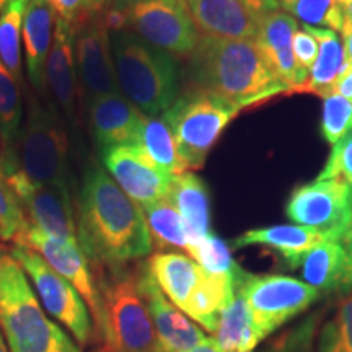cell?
<instances>
[{"instance_id":"obj_1","label":"cell","mask_w":352,"mask_h":352,"mask_svg":"<svg viewBox=\"0 0 352 352\" xmlns=\"http://www.w3.org/2000/svg\"><path fill=\"white\" fill-rule=\"evenodd\" d=\"M76 220L78 243L96 276L126 270L129 263L152 253L142 209L98 165L83 173Z\"/></svg>"},{"instance_id":"obj_2","label":"cell","mask_w":352,"mask_h":352,"mask_svg":"<svg viewBox=\"0 0 352 352\" xmlns=\"http://www.w3.org/2000/svg\"><path fill=\"white\" fill-rule=\"evenodd\" d=\"M188 72L195 88L230 101L240 111L290 95L254 39L201 36L188 57Z\"/></svg>"},{"instance_id":"obj_3","label":"cell","mask_w":352,"mask_h":352,"mask_svg":"<svg viewBox=\"0 0 352 352\" xmlns=\"http://www.w3.org/2000/svg\"><path fill=\"white\" fill-rule=\"evenodd\" d=\"M0 329L10 352H82L46 314L23 267L7 252H0Z\"/></svg>"},{"instance_id":"obj_4","label":"cell","mask_w":352,"mask_h":352,"mask_svg":"<svg viewBox=\"0 0 352 352\" xmlns=\"http://www.w3.org/2000/svg\"><path fill=\"white\" fill-rule=\"evenodd\" d=\"M118 88L144 116H162L179 96L176 57L129 30L109 32Z\"/></svg>"},{"instance_id":"obj_5","label":"cell","mask_w":352,"mask_h":352,"mask_svg":"<svg viewBox=\"0 0 352 352\" xmlns=\"http://www.w3.org/2000/svg\"><path fill=\"white\" fill-rule=\"evenodd\" d=\"M0 164L13 165L39 186L70 191L69 135L63 116L30 96L15 152L0 157Z\"/></svg>"},{"instance_id":"obj_6","label":"cell","mask_w":352,"mask_h":352,"mask_svg":"<svg viewBox=\"0 0 352 352\" xmlns=\"http://www.w3.org/2000/svg\"><path fill=\"white\" fill-rule=\"evenodd\" d=\"M103 321L100 340L113 352H164L134 271L98 274Z\"/></svg>"},{"instance_id":"obj_7","label":"cell","mask_w":352,"mask_h":352,"mask_svg":"<svg viewBox=\"0 0 352 352\" xmlns=\"http://www.w3.org/2000/svg\"><path fill=\"white\" fill-rule=\"evenodd\" d=\"M239 113L240 108L230 101L195 88L179 95L162 116L170 126L186 168L199 170L222 132Z\"/></svg>"},{"instance_id":"obj_8","label":"cell","mask_w":352,"mask_h":352,"mask_svg":"<svg viewBox=\"0 0 352 352\" xmlns=\"http://www.w3.org/2000/svg\"><path fill=\"white\" fill-rule=\"evenodd\" d=\"M122 13L124 30L176 59H188L199 43L186 0H113Z\"/></svg>"},{"instance_id":"obj_9","label":"cell","mask_w":352,"mask_h":352,"mask_svg":"<svg viewBox=\"0 0 352 352\" xmlns=\"http://www.w3.org/2000/svg\"><path fill=\"white\" fill-rule=\"evenodd\" d=\"M10 253L23 267L46 314L63 324L78 344H91L98 334L88 305L74 285L57 274L33 250L15 245Z\"/></svg>"},{"instance_id":"obj_10","label":"cell","mask_w":352,"mask_h":352,"mask_svg":"<svg viewBox=\"0 0 352 352\" xmlns=\"http://www.w3.org/2000/svg\"><path fill=\"white\" fill-rule=\"evenodd\" d=\"M236 287L252 311L254 327L263 340L320 298V292L311 285L283 274H250L241 270Z\"/></svg>"},{"instance_id":"obj_11","label":"cell","mask_w":352,"mask_h":352,"mask_svg":"<svg viewBox=\"0 0 352 352\" xmlns=\"http://www.w3.org/2000/svg\"><path fill=\"white\" fill-rule=\"evenodd\" d=\"M352 206V188L340 179H321L297 186L285 202V214L296 226L314 228L342 240Z\"/></svg>"},{"instance_id":"obj_12","label":"cell","mask_w":352,"mask_h":352,"mask_svg":"<svg viewBox=\"0 0 352 352\" xmlns=\"http://www.w3.org/2000/svg\"><path fill=\"white\" fill-rule=\"evenodd\" d=\"M8 183L19 197L25 219L30 226L36 227L52 239L78 243L76 204L72 191L57 188L39 186L30 182L13 165L0 164Z\"/></svg>"},{"instance_id":"obj_13","label":"cell","mask_w":352,"mask_h":352,"mask_svg":"<svg viewBox=\"0 0 352 352\" xmlns=\"http://www.w3.org/2000/svg\"><path fill=\"white\" fill-rule=\"evenodd\" d=\"M13 243L16 246H26V248L36 252L57 274H60L67 283L74 285V289L80 294L88 305V310H90L95 323L96 334L100 338L101 321H103L100 289L94 272H91L90 263L83 254L80 245L52 239V236L43 233L39 228L30 226L28 222L21 228V232Z\"/></svg>"},{"instance_id":"obj_14","label":"cell","mask_w":352,"mask_h":352,"mask_svg":"<svg viewBox=\"0 0 352 352\" xmlns=\"http://www.w3.org/2000/svg\"><path fill=\"white\" fill-rule=\"evenodd\" d=\"M77 78L85 103L120 91L114 72L109 32L103 16H87L76 26L74 34Z\"/></svg>"},{"instance_id":"obj_15","label":"cell","mask_w":352,"mask_h":352,"mask_svg":"<svg viewBox=\"0 0 352 352\" xmlns=\"http://www.w3.org/2000/svg\"><path fill=\"white\" fill-rule=\"evenodd\" d=\"M101 164L113 182L140 209L166 199L173 175L162 170L138 144L104 148L101 151Z\"/></svg>"},{"instance_id":"obj_16","label":"cell","mask_w":352,"mask_h":352,"mask_svg":"<svg viewBox=\"0 0 352 352\" xmlns=\"http://www.w3.org/2000/svg\"><path fill=\"white\" fill-rule=\"evenodd\" d=\"M201 36L254 39L277 0H186Z\"/></svg>"},{"instance_id":"obj_17","label":"cell","mask_w":352,"mask_h":352,"mask_svg":"<svg viewBox=\"0 0 352 352\" xmlns=\"http://www.w3.org/2000/svg\"><path fill=\"white\" fill-rule=\"evenodd\" d=\"M134 274L135 284L152 316L164 352H188L199 344L206 334L195 321L166 298L148 271L147 263L139 264L134 270Z\"/></svg>"},{"instance_id":"obj_18","label":"cell","mask_w":352,"mask_h":352,"mask_svg":"<svg viewBox=\"0 0 352 352\" xmlns=\"http://www.w3.org/2000/svg\"><path fill=\"white\" fill-rule=\"evenodd\" d=\"M297 30L298 23L292 15L276 10L261 21L254 38L276 76L289 87L290 95L303 94L310 77L308 70L302 69L294 56L292 38Z\"/></svg>"},{"instance_id":"obj_19","label":"cell","mask_w":352,"mask_h":352,"mask_svg":"<svg viewBox=\"0 0 352 352\" xmlns=\"http://www.w3.org/2000/svg\"><path fill=\"white\" fill-rule=\"evenodd\" d=\"M88 127L100 152L116 145L138 144L144 114L121 91L87 103Z\"/></svg>"},{"instance_id":"obj_20","label":"cell","mask_w":352,"mask_h":352,"mask_svg":"<svg viewBox=\"0 0 352 352\" xmlns=\"http://www.w3.org/2000/svg\"><path fill=\"white\" fill-rule=\"evenodd\" d=\"M76 28L67 21L56 19L52 46L46 63V85L63 120L74 121L77 116L78 78L74 54Z\"/></svg>"},{"instance_id":"obj_21","label":"cell","mask_w":352,"mask_h":352,"mask_svg":"<svg viewBox=\"0 0 352 352\" xmlns=\"http://www.w3.org/2000/svg\"><path fill=\"white\" fill-rule=\"evenodd\" d=\"M56 19V12L47 0H28L21 43L25 51L26 77L36 91L46 88V63L54 39Z\"/></svg>"},{"instance_id":"obj_22","label":"cell","mask_w":352,"mask_h":352,"mask_svg":"<svg viewBox=\"0 0 352 352\" xmlns=\"http://www.w3.org/2000/svg\"><path fill=\"white\" fill-rule=\"evenodd\" d=\"M324 240H329V236L314 228L302 226H270L241 233L232 241L230 248L263 246L279 254L289 267L297 270L302 258Z\"/></svg>"},{"instance_id":"obj_23","label":"cell","mask_w":352,"mask_h":352,"mask_svg":"<svg viewBox=\"0 0 352 352\" xmlns=\"http://www.w3.org/2000/svg\"><path fill=\"white\" fill-rule=\"evenodd\" d=\"M147 267L166 298L184 314L202 276L199 264L182 253L166 252L152 254Z\"/></svg>"},{"instance_id":"obj_24","label":"cell","mask_w":352,"mask_h":352,"mask_svg":"<svg viewBox=\"0 0 352 352\" xmlns=\"http://www.w3.org/2000/svg\"><path fill=\"white\" fill-rule=\"evenodd\" d=\"M166 199L175 206L183 217L191 243L210 233L209 189L199 176L191 171L171 176Z\"/></svg>"},{"instance_id":"obj_25","label":"cell","mask_w":352,"mask_h":352,"mask_svg":"<svg viewBox=\"0 0 352 352\" xmlns=\"http://www.w3.org/2000/svg\"><path fill=\"white\" fill-rule=\"evenodd\" d=\"M303 28L311 34L318 43V56L314 65L308 70L310 77L303 94H314L321 98L333 94V87L346 69L344 44L341 43L336 32L328 28H316L305 25Z\"/></svg>"},{"instance_id":"obj_26","label":"cell","mask_w":352,"mask_h":352,"mask_svg":"<svg viewBox=\"0 0 352 352\" xmlns=\"http://www.w3.org/2000/svg\"><path fill=\"white\" fill-rule=\"evenodd\" d=\"M303 283L318 292H341L346 270V250L341 240H324L302 258Z\"/></svg>"},{"instance_id":"obj_27","label":"cell","mask_w":352,"mask_h":352,"mask_svg":"<svg viewBox=\"0 0 352 352\" xmlns=\"http://www.w3.org/2000/svg\"><path fill=\"white\" fill-rule=\"evenodd\" d=\"M215 341L223 352H253L263 341L239 287L230 305L220 315Z\"/></svg>"},{"instance_id":"obj_28","label":"cell","mask_w":352,"mask_h":352,"mask_svg":"<svg viewBox=\"0 0 352 352\" xmlns=\"http://www.w3.org/2000/svg\"><path fill=\"white\" fill-rule=\"evenodd\" d=\"M145 222L151 232L152 245L157 248L189 250V232L178 210L168 199H162L142 208Z\"/></svg>"},{"instance_id":"obj_29","label":"cell","mask_w":352,"mask_h":352,"mask_svg":"<svg viewBox=\"0 0 352 352\" xmlns=\"http://www.w3.org/2000/svg\"><path fill=\"white\" fill-rule=\"evenodd\" d=\"M138 145L166 173L179 175L188 171L164 116L144 118Z\"/></svg>"},{"instance_id":"obj_30","label":"cell","mask_w":352,"mask_h":352,"mask_svg":"<svg viewBox=\"0 0 352 352\" xmlns=\"http://www.w3.org/2000/svg\"><path fill=\"white\" fill-rule=\"evenodd\" d=\"M23 120L21 85L12 77L6 65L0 63V157H10L15 152Z\"/></svg>"},{"instance_id":"obj_31","label":"cell","mask_w":352,"mask_h":352,"mask_svg":"<svg viewBox=\"0 0 352 352\" xmlns=\"http://www.w3.org/2000/svg\"><path fill=\"white\" fill-rule=\"evenodd\" d=\"M28 0H10L0 10V63L23 85V59H21V33Z\"/></svg>"},{"instance_id":"obj_32","label":"cell","mask_w":352,"mask_h":352,"mask_svg":"<svg viewBox=\"0 0 352 352\" xmlns=\"http://www.w3.org/2000/svg\"><path fill=\"white\" fill-rule=\"evenodd\" d=\"M188 254L199 264L202 270L212 272V274H235L240 270L239 264L232 258L230 245L226 240L219 239L212 232L192 241Z\"/></svg>"},{"instance_id":"obj_33","label":"cell","mask_w":352,"mask_h":352,"mask_svg":"<svg viewBox=\"0 0 352 352\" xmlns=\"http://www.w3.org/2000/svg\"><path fill=\"white\" fill-rule=\"evenodd\" d=\"M318 352H352V292L340 303L336 315L323 324Z\"/></svg>"},{"instance_id":"obj_34","label":"cell","mask_w":352,"mask_h":352,"mask_svg":"<svg viewBox=\"0 0 352 352\" xmlns=\"http://www.w3.org/2000/svg\"><path fill=\"white\" fill-rule=\"evenodd\" d=\"M285 12L308 26H323L333 32H341L342 28V12L338 0H297Z\"/></svg>"},{"instance_id":"obj_35","label":"cell","mask_w":352,"mask_h":352,"mask_svg":"<svg viewBox=\"0 0 352 352\" xmlns=\"http://www.w3.org/2000/svg\"><path fill=\"white\" fill-rule=\"evenodd\" d=\"M352 131V100L331 94L323 98L321 135L328 144H336Z\"/></svg>"},{"instance_id":"obj_36","label":"cell","mask_w":352,"mask_h":352,"mask_svg":"<svg viewBox=\"0 0 352 352\" xmlns=\"http://www.w3.org/2000/svg\"><path fill=\"white\" fill-rule=\"evenodd\" d=\"M26 219L21 204L0 166V240L15 241Z\"/></svg>"},{"instance_id":"obj_37","label":"cell","mask_w":352,"mask_h":352,"mask_svg":"<svg viewBox=\"0 0 352 352\" xmlns=\"http://www.w3.org/2000/svg\"><path fill=\"white\" fill-rule=\"evenodd\" d=\"M320 320L321 314L308 316L302 323H297L296 327L276 338L264 352H311Z\"/></svg>"},{"instance_id":"obj_38","label":"cell","mask_w":352,"mask_h":352,"mask_svg":"<svg viewBox=\"0 0 352 352\" xmlns=\"http://www.w3.org/2000/svg\"><path fill=\"white\" fill-rule=\"evenodd\" d=\"M321 179H340L352 188V131L334 144L324 168L316 176V182Z\"/></svg>"},{"instance_id":"obj_39","label":"cell","mask_w":352,"mask_h":352,"mask_svg":"<svg viewBox=\"0 0 352 352\" xmlns=\"http://www.w3.org/2000/svg\"><path fill=\"white\" fill-rule=\"evenodd\" d=\"M292 50L298 65L305 70L311 69L316 56H318V43L305 28L297 30L296 34H294Z\"/></svg>"},{"instance_id":"obj_40","label":"cell","mask_w":352,"mask_h":352,"mask_svg":"<svg viewBox=\"0 0 352 352\" xmlns=\"http://www.w3.org/2000/svg\"><path fill=\"white\" fill-rule=\"evenodd\" d=\"M47 2H50L52 10L56 12L57 19L67 21L74 28L88 16L83 0H47Z\"/></svg>"},{"instance_id":"obj_41","label":"cell","mask_w":352,"mask_h":352,"mask_svg":"<svg viewBox=\"0 0 352 352\" xmlns=\"http://www.w3.org/2000/svg\"><path fill=\"white\" fill-rule=\"evenodd\" d=\"M342 246L346 250V270H344V279H342V294L352 292V206H351V215L349 222H347L346 232L342 235Z\"/></svg>"},{"instance_id":"obj_42","label":"cell","mask_w":352,"mask_h":352,"mask_svg":"<svg viewBox=\"0 0 352 352\" xmlns=\"http://www.w3.org/2000/svg\"><path fill=\"white\" fill-rule=\"evenodd\" d=\"M333 94L344 96L347 100H352V65L346 64V69L338 78L333 87Z\"/></svg>"},{"instance_id":"obj_43","label":"cell","mask_w":352,"mask_h":352,"mask_svg":"<svg viewBox=\"0 0 352 352\" xmlns=\"http://www.w3.org/2000/svg\"><path fill=\"white\" fill-rule=\"evenodd\" d=\"M113 0H83V6H85V12L88 16L103 15Z\"/></svg>"},{"instance_id":"obj_44","label":"cell","mask_w":352,"mask_h":352,"mask_svg":"<svg viewBox=\"0 0 352 352\" xmlns=\"http://www.w3.org/2000/svg\"><path fill=\"white\" fill-rule=\"evenodd\" d=\"M341 12H342V28H341V34L342 38L349 36L352 34V0L344 3H340Z\"/></svg>"},{"instance_id":"obj_45","label":"cell","mask_w":352,"mask_h":352,"mask_svg":"<svg viewBox=\"0 0 352 352\" xmlns=\"http://www.w3.org/2000/svg\"><path fill=\"white\" fill-rule=\"evenodd\" d=\"M188 352H223L222 347L219 346V342L215 341V338H208L206 336L199 344H196L192 349H189Z\"/></svg>"},{"instance_id":"obj_46","label":"cell","mask_w":352,"mask_h":352,"mask_svg":"<svg viewBox=\"0 0 352 352\" xmlns=\"http://www.w3.org/2000/svg\"><path fill=\"white\" fill-rule=\"evenodd\" d=\"M344 54H346V64L352 65V34L344 38Z\"/></svg>"},{"instance_id":"obj_47","label":"cell","mask_w":352,"mask_h":352,"mask_svg":"<svg viewBox=\"0 0 352 352\" xmlns=\"http://www.w3.org/2000/svg\"><path fill=\"white\" fill-rule=\"evenodd\" d=\"M0 352H10V349H8V346H7L6 338H3V334H2V329H0Z\"/></svg>"},{"instance_id":"obj_48","label":"cell","mask_w":352,"mask_h":352,"mask_svg":"<svg viewBox=\"0 0 352 352\" xmlns=\"http://www.w3.org/2000/svg\"><path fill=\"white\" fill-rule=\"evenodd\" d=\"M277 2H279V6L285 10V8H289L294 2H297V0H277Z\"/></svg>"},{"instance_id":"obj_49","label":"cell","mask_w":352,"mask_h":352,"mask_svg":"<svg viewBox=\"0 0 352 352\" xmlns=\"http://www.w3.org/2000/svg\"><path fill=\"white\" fill-rule=\"evenodd\" d=\"M8 2H10V0H0V10H2V8H3V7H6Z\"/></svg>"},{"instance_id":"obj_50","label":"cell","mask_w":352,"mask_h":352,"mask_svg":"<svg viewBox=\"0 0 352 352\" xmlns=\"http://www.w3.org/2000/svg\"><path fill=\"white\" fill-rule=\"evenodd\" d=\"M96 352H113L111 349H108V347H101V349H98V351H96Z\"/></svg>"},{"instance_id":"obj_51","label":"cell","mask_w":352,"mask_h":352,"mask_svg":"<svg viewBox=\"0 0 352 352\" xmlns=\"http://www.w3.org/2000/svg\"><path fill=\"white\" fill-rule=\"evenodd\" d=\"M344 2H349V0H338V3H344Z\"/></svg>"}]
</instances>
